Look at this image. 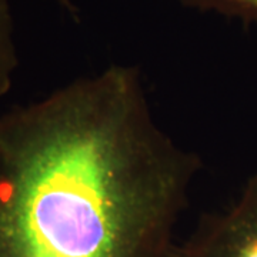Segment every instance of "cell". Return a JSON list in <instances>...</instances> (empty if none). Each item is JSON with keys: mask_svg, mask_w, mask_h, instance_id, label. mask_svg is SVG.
Segmentation results:
<instances>
[{"mask_svg": "<svg viewBox=\"0 0 257 257\" xmlns=\"http://www.w3.org/2000/svg\"><path fill=\"white\" fill-rule=\"evenodd\" d=\"M55 2L60 6V8H63L66 12H69L72 16L77 18V9H76V6H74L72 0H55Z\"/></svg>", "mask_w": 257, "mask_h": 257, "instance_id": "5b68a950", "label": "cell"}, {"mask_svg": "<svg viewBox=\"0 0 257 257\" xmlns=\"http://www.w3.org/2000/svg\"><path fill=\"white\" fill-rule=\"evenodd\" d=\"M200 160L113 64L0 116V257H172Z\"/></svg>", "mask_w": 257, "mask_h": 257, "instance_id": "6da1fadb", "label": "cell"}, {"mask_svg": "<svg viewBox=\"0 0 257 257\" xmlns=\"http://www.w3.org/2000/svg\"><path fill=\"white\" fill-rule=\"evenodd\" d=\"M172 257H257V175L229 209L204 219L177 243Z\"/></svg>", "mask_w": 257, "mask_h": 257, "instance_id": "7a4b0ae2", "label": "cell"}, {"mask_svg": "<svg viewBox=\"0 0 257 257\" xmlns=\"http://www.w3.org/2000/svg\"><path fill=\"white\" fill-rule=\"evenodd\" d=\"M193 9L216 12L220 15L239 18L246 22H257V0H179Z\"/></svg>", "mask_w": 257, "mask_h": 257, "instance_id": "277c9868", "label": "cell"}, {"mask_svg": "<svg viewBox=\"0 0 257 257\" xmlns=\"http://www.w3.org/2000/svg\"><path fill=\"white\" fill-rule=\"evenodd\" d=\"M19 55L9 0H0V99L12 90Z\"/></svg>", "mask_w": 257, "mask_h": 257, "instance_id": "3957f363", "label": "cell"}]
</instances>
